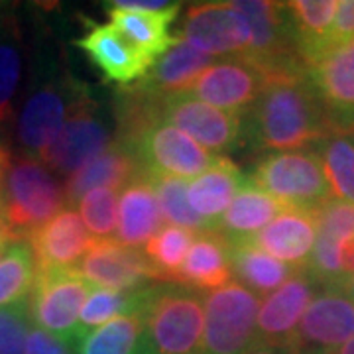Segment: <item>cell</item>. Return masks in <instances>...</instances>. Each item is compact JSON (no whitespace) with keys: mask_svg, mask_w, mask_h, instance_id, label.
<instances>
[{"mask_svg":"<svg viewBox=\"0 0 354 354\" xmlns=\"http://www.w3.org/2000/svg\"><path fill=\"white\" fill-rule=\"evenodd\" d=\"M244 116L246 136L258 150H305L333 134L327 111L305 75L270 77Z\"/></svg>","mask_w":354,"mask_h":354,"instance_id":"cell-1","label":"cell"},{"mask_svg":"<svg viewBox=\"0 0 354 354\" xmlns=\"http://www.w3.org/2000/svg\"><path fill=\"white\" fill-rule=\"evenodd\" d=\"M65 205V189L46 165L16 156L0 185V227L12 241H28Z\"/></svg>","mask_w":354,"mask_h":354,"instance_id":"cell-2","label":"cell"},{"mask_svg":"<svg viewBox=\"0 0 354 354\" xmlns=\"http://www.w3.org/2000/svg\"><path fill=\"white\" fill-rule=\"evenodd\" d=\"M146 327L156 354H203L205 295L181 283L152 286Z\"/></svg>","mask_w":354,"mask_h":354,"instance_id":"cell-3","label":"cell"},{"mask_svg":"<svg viewBox=\"0 0 354 354\" xmlns=\"http://www.w3.org/2000/svg\"><path fill=\"white\" fill-rule=\"evenodd\" d=\"M248 181L291 209L317 213L333 199L323 162L317 150L268 152Z\"/></svg>","mask_w":354,"mask_h":354,"instance_id":"cell-4","label":"cell"},{"mask_svg":"<svg viewBox=\"0 0 354 354\" xmlns=\"http://www.w3.org/2000/svg\"><path fill=\"white\" fill-rule=\"evenodd\" d=\"M260 297L232 279L205 293V353L244 354L256 344Z\"/></svg>","mask_w":354,"mask_h":354,"instance_id":"cell-5","label":"cell"},{"mask_svg":"<svg viewBox=\"0 0 354 354\" xmlns=\"http://www.w3.org/2000/svg\"><path fill=\"white\" fill-rule=\"evenodd\" d=\"M88 293L91 283L75 268L38 272L28 299L32 325L77 346L79 315Z\"/></svg>","mask_w":354,"mask_h":354,"instance_id":"cell-6","label":"cell"},{"mask_svg":"<svg viewBox=\"0 0 354 354\" xmlns=\"http://www.w3.org/2000/svg\"><path fill=\"white\" fill-rule=\"evenodd\" d=\"M85 99H88L87 91L69 79L48 81L36 88L24 102L16 127V136L26 156L41 160L67 118Z\"/></svg>","mask_w":354,"mask_h":354,"instance_id":"cell-7","label":"cell"},{"mask_svg":"<svg viewBox=\"0 0 354 354\" xmlns=\"http://www.w3.org/2000/svg\"><path fill=\"white\" fill-rule=\"evenodd\" d=\"M130 148L148 176L187 179L201 176L218 162L201 144L165 122L148 128Z\"/></svg>","mask_w":354,"mask_h":354,"instance_id":"cell-8","label":"cell"},{"mask_svg":"<svg viewBox=\"0 0 354 354\" xmlns=\"http://www.w3.org/2000/svg\"><path fill=\"white\" fill-rule=\"evenodd\" d=\"M354 337V297L342 288H323L297 327L293 354H333Z\"/></svg>","mask_w":354,"mask_h":354,"instance_id":"cell-9","label":"cell"},{"mask_svg":"<svg viewBox=\"0 0 354 354\" xmlns=\"http://www.w3.org/2000/svg\"><path fill=\"white\" fill-rule=\"evenodd\" d=\"M113 144V134L106 118L95 101L85 99L67 118L65 127L41 156L50 171L73 176L77 169L88 164Z\"/></svg>","mask_w":354,"mask_h":354,"instance_id":"cell-10","label":"cell"},{"mask_svg":"<svg viewBox=\"0 0 354 354\" xmlns=\"http://www.w3.org/2000/svg\"><path fill=\"white\" fill-rule=\"evenodd\" d=\"M181 38L211 57H246L250 32L232 2L191 4L185 14Z\"/></svg>","mask_w":354,"mask_h":354,"instance_id":"cell-11","label":"cell"},{"mask_svg":"<svg viewBox=\"0 0 354 354\" xmlns=\"http://www.w3.org/2000/svg\"><path fill=\"white\" fill-rule=\"evenodd\" d=\"M268 83L260 67L242 57H223L207 67L187 95L227 113L244 114L252 109Z\"/></svg>","mask_w":354,"mask_h":354,"instance_id":"cell-12","label":"cell"},{"mask_svg":"<svg viewBox=\"0 0 354 354\" xmlns=\"http://www.w3.org/2000/svg\"><path fill=\"white\" fill-rule=\"evenodd\" d=\"M162 122L185 132L207 152H230L242 136L244 118L199 101L191 95H174L164 99Z\"/></svg>","mask_w":354,"mask_h":354,"instance_id":"cell-13","label":"cell"},{"mask_svg":"<svg viewBox=\"0 0 354 354\" xmlns=\"http://www.w3.org/2000/svg\"><path fill=\"white\" fill-rule=\"evenodd\" d=\"M317 279L307 268H299L281 288L270 293L260 305L256 323V342L290 348L309 304L315 297Z\"/></svg>","mask_w":354,"mask_h":354,"instance_id":"cell-14","label":"cell"},{"mask_svg":"<svg viewBox=\"0 0 354 354\" xmlns=\"http://www.w3.org/2000/svg\"><path fill=\"white\" fill-rule=\"evenodd\" d=\"M75 270L101 290L134 291L146 288L150 279H158L146 254L113 239L95 241Z\"/></svg>","mask_w":354,"mask_h":354,"instance_id":"cell-15","label":"cell"},{"mask_svg":"<svg viewBox=\"0 0 354 354\" xmlns=\"http://www.w3.org/2000/svg\"><path fill=\"white\" fill-rule=\"evenodd\" d=\"M305 77L327 111L333 134H354V39L307 67Z\"/></svg>","mask_w":354,"mask_h":354,"instance_id":"cell-16","label":"cell"},{"mask_svg":"<svg viewBox=\"0 0 354 354\" xmlns=\"http://www.w3.org/2000/svg\"><path fill=\"white\" fill-rule=\"evenodd\" d=\"M75 46L106 81L128 87L148 75L153 62L138 51L113 24H93Z\"/></svg>","mask_w":354,"mask_h":354,"instance_id":"cell-17","label":"cell"},{"mask_svg":"<svg viewBox=\"0 0 354 354\" xmlns=\"http://www.w3.org/2000/svg\"><path fill=\"white\" fill-rule=\"evenodd\" d=\"M36 256L38 272L67 270L81 262V258L95 244L81 215L73 207H64L57 215L38 228L30 239Z\"/></svg>","mask_w":354,"mask_h":354,"instance_id":"cell-18","label":"cell"},{"mask_svg":"<svg viewBox=\"0 0 354 354\" xmlns=\"http://www.w3.org/2000/svg\"><path fill=\"white\" fill-rule=\"evenodd\" d=\"M142 174V165L132 148L127 144L116 142L93 158L88 164L77 169L73 176L65 181V205L73 207L81 201L88 191L99 187H111V189L122 191L132 179Z\"/></svg>","mask_w":354,"mask_h":354,"instance_id":"cell-19","label":"cell"},{"mask_svg":"<svg viewBox=\"0 0 354 354\" xmlns=\"http://www.w3.org/2000/svg\"><path fill=\"white\" fill-rule=\"evenodd\" d=\"M164 228V215L150 177L144 171L132 179L118 195V228L116 241L130 248L146 244Z\"/></svg>","mask_w":354,"mask_h":354,"instance_id":"cell-20","label":"cell"},{"mask_svg":"<svg viewBox=\"0 0 354 354\" xmlns=\"http://www.w3.org/2000/svg\"><path fill=\"white\" fill-rule=\"evenodd\" d=\"M252 241L281 262L305 268L317 241V213L288 207Z\"/></svg>","mask_w":354,"mask_h":354,"instance_id":"cell-21","label":"cell"},{"mask_svg":"<svg viewBox=\"0 0 354 354\" xmlns=\"http://www.w3.org/2000/svg\"><path fill=\"white\" fill-rule=\"evenodd\" d=\"M228 281H232L230 241L215 228L197 232L174 283L189 286L199 291H213Z\"/></svg>","mask_w":354,"mask_h":354,"instance_id":"cell-22","label":"cell"},{"mask_svg":"<svg viewBox=\"0 0 354 354\" xmlns=\"http://www.w3.org/2000/svg\"><path fill=\"white\" fill-rule=\"evenodd\" d=\"M215 57L195 50L179 36V41L171 50L158 57L150 67L148 75L138 81L146 91L167 99L174 95H185L207 67L215 64Z\"/></svg>","mask_w":354,"mask_h":354,"instance_id":"cell-23","label":"cell"},{"mask_svg":"<svg viewBox=\"0 0 354 354\" xmlns=\"http://www.w3.org/2000/svg\"><path fill=\"white\" fill-rule=\"evenodd\" d=\"M246 181L248 179H244L241 169L228 158H218L211 169L195 177L187 185V199L193 211L205 218L211 228H216L234 195L244 187Z\"/></svg>","mask_w":354,"mask_h":354,"instance_id":"cell-24","label":"cell"},{"mask_svg":"<svg viewBox=\"0 0 354 354\" xmlns=\"http://www.w3.org/2000/svg\"><path fill=\"white\" fill-rule=\"evenodd\" d=\"M286 209L288 207L283 203L246 181L244 187L234 195L215 230L223 232L228 241H248L262 232Z\"/></svg>","mask_w":354,"mask_h":354,"instance_id":"cell-25","label":"cell"},{"mask_svg":"<svg viewBox=\"0 0 354 354\" xmlns=\"http://www.w3.org/2000/svg\"><path fill=\"white\" fill-rule=\"evenodd\" d=\"M230 262L236 281L258 297L274 293L299 270L262 250L252 239L230 241Z\"/></svg>","mask_w":354,"mask_h":354,"instance_id":"cell-26","label":"cell"},{"mask_svg":"<svg viewBox=\"0 0 354 354\" xmlns=\"http://www.w3.org/2000/svg\"><path fill=\"white\" fill-rule=\"evenodd\" d=\"M77 354H156L146 327V309L120 315L77 342Z\"/></svg>","mask_w":354,"mask_h":354,"instance_id":"cell-27","label":"cell"},{"mask_svg":"<svg viewBox=\"0 0 354 354\" xmlns=\"http://www.w3.org/2000/svg\"><path fill=\"white\" fill-rule=\"evenodd\" d=\"M339 8V0H295L286 2L291 32L299 57L307 67L321 59L323 41Z\"/></svg>","mask_w":354,"mask_h":354,"instance_id":"cell-28","label":"cell"},{"mask_svg":"<svg viewBox=\"0 0 354 354\" xmlns=\"http://www.w3.org/2000/svg\"><path fill=\"white\" fill-rule=\"evenodd\" d=\"M106 8V6H104ZM111 24L127 38L146 57L156 62L165 51L171 50L179 41V34L174 36L169 32V24L176 20L177 12L171 14H146L128 12L118 8H106Z\"/></svg>","mask_w":354,"mask_h":354,"instance_id":"cell-29","label":"cell"},{"mask_svg":"<svg viewBox=\"0 0 354 354\" xmlns=\"http://www.w3.org/2000/svg\"><path fill=\"white\" fill-rule=\"evenodd\" d=\"M150 291L152 286L134 291H114L101 288L91 291L79 315V341L91 330L111 323L116 317L144 311L150 299Z\"/></svg>","mask_w":354,"mask_h":354,"instance_id":"cell-30","label":"cell"},{"mask_svg":"<svg viewBox=\"0 0 354 354\" xmlns=\"http://www.w3.org/2000/svg\"><path fill=\"white\" fill-rule=\"evenodd\" d=\"M38 276L36 256L28 241H14L0 260V307L30 299Z\"/></svg>","mask_w":354,"mask_h":354,"instance_id":"cell-31","label":"cell"},{"mask_svg":"<svg viewBox=\"0 0 354 354\" xmlns=\"http://www.w3.org/2000/svg\"><path fill=\"white\" fill-rule=\"evenodd\" d=\"M337 201L354 203V134H330L315 144Z\"/></svg>","mask_w":354,"mask_h":354,"instance_id":"cell-32","label":"cell"},{"mask_svg":"<svg viewBox=\"0 0 354 354\" xmlns=\"http://www.w3.org/2000/svg\"><path fill=\"white\" fill-rule=\"evenodd\" d=\"M148 177L152 181V187L156 191V197H158V203H160V209H162L165 223H169L174 227L187 228V230H193V232L213 230L211 225L197 215L193 211V207L189 205V199H187V179L165 176Z\"/></svg>","mask_w":354,"mask_h":354,"instance_id":"cell-33","label":"cell"},{"mask_svg":"<svg viewBox=\"0 0 354 354\" xmlns=\"http://www.w3.org/2000/svg\"><path fill=\"white\" fill-rule=\"evenodd\" d=\"M197 232L187 228L165 225L152 241L146 244L144 254L148 256L150 264L158 274V279L171 281L185 262V256L195 242Z\"/></svg>","mask_w":354,"mask_h":354,"instance_id":"cell-34","label":"cell"},{"mask_svg":"<svg viewBox=\"0 0 354 354\" xmlns=\"http://www.w3.org/2000/svg\"><path fill=\"white\" fill-rule=\"evenodd\" d=\"M22 77V50L16 26L10 18L0 20V124H4L10 114L16 91Z\"/></svg>","mask_w":354,"mask_h":354,"instance_id":"cell-35","label":"cell"},{"mask_svg":"<svg viewBox=\"0 0 354 354\" xmlns=\"http://www.w3.org/2000/svg\"><path fill=\"white\" fill-rule=\"evenodd\" d=\"M118 193L111 187L88 191L79 201V215L95 241H111L118 228Z\"/></svg>","mask_w":354,"mask_h":354,"instance_id":"cell-36","label":"cell"},{"mask_svg":"<svg viewBox=\"0 0 354 354\" xmlns=\"http://www.w3.org/2000/svg\"><path fill=\"white\" fill-rule=\"evenodd\" d=\"M32 329L30 304L0 307V354H26Z\"/></svg>","mask_w":354,"mask_h":354,"instance_id":"cell-37","label":"cell"},{"mask_svg":"<svg viewBox=\"0 0 354 354\" xmlns=\"http://www.w3.org/2000/svg\"><path fill=\"white\" fill-rule=\"evenodd\" d=\"M317 234L344 246L354 241V203L330 199L317 211Z\"/></svg>","mask_w":354,"mask_h":354,"instance_id":"cell-38","label":"cell"},{"mask_svg":"<svg viewBox=\"0 0 354 354\" xmlns=\"http://www.w3.org/2000/svg\"><path fill=\"white\" fill-rule=\"evenodd\" d=\"M354 39V0H341L339 8L335 14V20L330 24L327 38L323 41L321 59L327 57L329 53L337 51L342 46L351 44ZM319 59V62H321ZM315 65V64H313Z\"/></svg>","mask_w":354,"mask_h":354,"instance_id":"cell-39","label":"cell"},{"mask_svg":"<svg viewBox=\"0 0 354 354\" xmlns=\"http://www.w3.org/2000/svg\"><path fill=\"white\" fill-rule=\"evenodd\" d=\"M26 354H77V346L32 325L28 335Z\"/></svg>","mask_w":354,"mask_h":354,"instance_id":"cell-40","label":"cell"},{"mask_svg":"<svg viewBox=\"0 0 354 354\" xmlns=\"http://www.w3.org/2000/svg\"><path fill=\"white\" fill-rule=\"evenodd\" d=\"M106 8H118L128 12H146V14H171L179 12L183 6L181 2H167V0H111L104 2Z\"/></svg>","mask_w":354,"mask_h":354,"instance_id":"cell-41","label":"cell"},{"mask_svg":"<svg viewBox=\"0 0 354 354\" xmlns=\"http://www.w3.org/2000/svg\"><path fill=\"white\" fill-rule=\"evenodd\" d=\"M244 354H293L290 348H281V346H270V344H262L256 342L254 346H250Z\"/></svg>","mask_w":354,"mask_h":354,"instance_id":"cell-42","label":"cell"},{"mask_svg":"<svg viewBox=\"0 0 354 354\" xmlns=\"http://www.w3.org/2000/svg\"><path fill=\"white\" fill-rule=\"evenodd\" d=\"M12 153L8 152L6 148H2L0 146V185H2V179H4V174H6V169H8V165L12 162Z\"/></svg>","mask_w":354,"mask_h":354,"instance_id":"cell-43","label":"cell"},{"mask_svg":"<svg viewBox=\"0 0 354 354\" xmlns=\"http://www.w3.org/2000/svg\"><path fill=\"white\" fill-rule=\"evenodd\" d=\"M12 236L4 230V228L0 227V260L4 258V254H6V250H8V246L12 244Z\"/></svg>","mask_w":354,"mask_h":354,"instance_id":"cell-44","label":"cell"},{"mask_svg":"<svg viewBox=\"0 0 354 354\" xmlns=\"http://www.w3.org/2000/svg\"><path fill=\"white\" fill-rule=\"evenodd\" d=\"M333 354H354V337L351 339V341L344 342L341 348H339V351H335Z\"/></svg>","mask_w":354,"mask_h":354,"instance_id":"cell-45","label":"cell"},{"mask_svg":"<svg viewBox=\"0 0 354 354\" xmlns=\"http://www.w3.org/2000/svg\"><path fill=\"white\" fill-rule=\"evenodd\" d=\"M344 290L348 291V293H351V295H353V297H354V279H353V281H351V283H348V286H346V288H344Z\"/></svg>","mask_w":354,"mask_h":354,"instance_id":"cell-46","label":"cell"}]
</instances>
